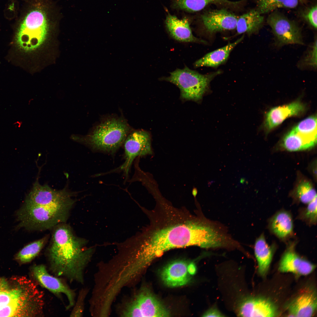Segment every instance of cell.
<instances>
[{"label":"cell","instance_id":"6da1fadb","mask_svg":"<svg viewBox=\"0 0 317 317\" xmlns=\"http://www.w3.org/2000/svg\"><path fill=\"white\" fill-rule=\"evenodd\" d=\"M157 197L153 209H143L150 222L136 238L132 250V265L140 273L170 249L192 246L209 248L215 240V229L210 221Z\"/></svg>","mask_w":317,"mask_h":317},{"label":"cell","instance_id":"7a4b0ae2","mask_svg":"<svg viewBox=\"0 0 317 317\" xmlns=\"http://www.w3.org/2000/svg\"><path fill=\"white\" fill-rule=\"evenodd\" d=\"M75 195L66 187L57 190L41 185L37 179L17 213L18 227L40 231L65 223L76 202Z\"/></svg>","mask_w":317,"mask_h":317},{"label":"cell","instance_id":"3957f363","mask_svg":"<svg viewBox=\"0 0 317 317\" xmlns=\"http://www.w3.org/2000/svg\"><path fill=\"white\" fill-rule=\"evenodd\" d=\"M53 228L46 254L49 270L53 275L70 283L83 284L85 270L93 249L85 248V240L76 236L65 223Z\"/></svg>","mask_w":317,"mask_h":317},{"label":"cell","instance_id":"277c9868","mask_svg":"<svg viewBox=\"0 0 317 317\" xmlns=\"http://www.w3.org/2000/svg\"><path fill=\"white\" fill-rule=\"evenodd\" d=\"M132 130L124 117L111 116L101 120L87 136L74 135L73 140L94 150L113 154L123 145Z\"/></svg>","mask_w":317,"mask_h":317},{"label":"cell","instance_id":"5b68a950","mask_svg":"<svg viewBox=\"0 0 317 317\" xmlns=\"http://www.w3.org/2000/svg\"><path fill=\"white\" fill-rule=\"evenodd\" d=\"M49 30L45 12L39 9H33L27 14L19 27L16 37V44L24 51L35 50L45 42Z\"/></svg>","mask_w":317,"mask_h":317},{"label":"cell","instance_id":"8992f818","mask_svg":"<svg viewBox=\"0 0 317 317\" xmlns=\"http://www.w3.org/2000/svg\"><path fill=\"white\" fill-rule=\"evenodd\" d=\"M219 73L203 75L185 67L172 72L165 80L179 88L182 98L198 101L202 98L210 81Z\"/></svg>","mask_w":317,"mask_h":317},{"label":"cell","instance_id":"52a82bcc","mask_svg":"<svg viewBox=\"0 0 317 317\" xmlns=\"http://www.w3.org/2000/svg\"><path fill=\"white\" fill-rule=\"evenodd\" d=\"M119 314L122 317L170 316L169 310L145 289L141 290L123 304Z\"/></svg>","mask_w":317,"mask_h":317},{"label":"cell","instance_id":"ba28073f","mask_svg":"<svg viewBox=\"0 0 317 317\" xmlns=\"http://www.w3.org/2000/svg\"><path fill=\"white\" fill-rule=\"evenodd\" d=\"M278 44H303L300 28L296 22L279 12H272L267 19Z\"/></svg>","mask_w":317,"mask_h":317},{"label":"cell","instance_id":"9c48e42d","mask_svg":"<svg viewBox=\"0 0 317 317\" xmlns=\"http://www.w3.org/2000/svg\"><path fill=\"white\" fill-rule=\"evenodd\" d=\"M151 139L149 133L142 130H132L123 144L125 161L119 167L112 172L123 171L127 176L134 160L138 156L151 154Z\"/></svg>","mask_w":317,"mask_h":317},{"label":"cell","instance_id":"30bf717a","mask_svg":"<svg viewBox=\"0 0 317 317\" xmlns=\"http://www.w3.org/2000/svg\"><path fill=\"white\" fill-rule=\"evenodd\" d=\"M32 276L36 283L57 296L64 294L67 298L68 304L67 309L73 306L75 303L76 294L62 278L50 274L45 265H35L31 268Z\"/></svg>","mask_w":317,"mask_h":317},{"label":"cell","instance_id":"8fae6325","mask_svg":"<svg viewBox=\"0 0 317 317\" xmlns=\"http://www.w3.org/2000/svg\"><path fill=\"white\" fill-rule=\"evenodd\" d=\"M206 29L213 33L236 28L238 17L224 9L209 11L202 16Z\"/></svg>","mask_w":317,"mask_h":317},{"label":"cell","instance_id":"7c38bea8","mask_svg":"<svg viewBox=\"0 0 317 317\" xmlns=\"http://www.w3.org/2000/svg\"><path fill=\"white\" fill-rule=\"evenodd\" d=\"M238 314L242 317H274L277 309L272 302L262 297H251L245 299L240 305Z\"/></svg>","mask_w":317,"mask_h":317},{"label":"cell","instance_id":"4fadbf2b","mask_svg":"<svg viewBox=\"0 0 317 317\" xmlns=\"http://www.w3.org/2000/svg\"><path fill=\"white\" fill-rule=\"evenodd\" d=\"M295 244L290 243L281 260L279 270L282 272H291L306 275L311 273L315 266L300 257L295 252Z\"/></svg>","mask_w":317,"mask_h":317},{"label":"cell","instance_id":"5bb4252c","mask_svg":"<svg viewBox=\"0 0 317 317\" xmlns=\"http://www.w3.org/2000/svg\"><path fill=\"white\" fill-rule=\"evenodd\" d=\"M317 134L316 132L295 127L284 137L283 146L291 151L312 148L316 144Z\"/></svg>","mask_w":317,"mask_h":317},{"label":"cell","instance_id":"9a60e30c","mask_svg":"<svg viewBox=\"0 0 317 317\" xmlns=\"http://www.w3.org/2000/svg\"><path fill=\"white\" fill-rule=\"evenodd\" d=\"M185 261H174L165 266L160 274L161 279L167 286L171 287L180 286L188 283L190 280L188 270V265Z\"/></svg>","mask_w":317,"mask_h":317},{"label":"cell","instance_id":"2e32d148","mask_svg":"<svg viewBox=\"0 0 317 317\" xmlns=\"http://www.w3.org/2000/svg\"><path fill=\"white\" fill-rule=\"evenodd\" d=\"M316 308V294L312 289H308L299 295L288 307L290 315L296 317L312 316Z\"/></svg>","mask_w":317,"mask_h":317},{"label":"cell","instance_id":"e0dca14e","mask_svg":"<svg viewBox=\"0 0 317 317\" xmlns=\"http://www.w3.org/2000/svg\"><path fill=\"white\" fill-rule=\"evenodd\" d=\"M304 109L303 104L298 101L273 108L266 114L265 127L268 130H270L280 124L287 118L300 114Z\"/></svg>","mask_w":317,"mask_h":317},{"label":"cell","instance_id":"ac0fdd59","mask_svg":"<svg viewBox=\"0 0 317 317\" xmlns=\"http://www.w3.org/2000/svg\"><path fill=\"white\" fill-rule=\"evenodd\" d=\"M166 24L170 34L176 40L185 42H200L192 34L186 18L179 19L169 14L166 17Z\"/></svg>","mask_w":317,"mask_h":317},{"label":"cell","instance_id":"d6986e66","mask_svg":"<svg viewBox=\"0 0 317 317\" xmlns=\"http://www.w3.org/2000/svg\"><path fill=\"white\" fill-rule=\"evenodd\" d=\"M243 38V36L233 43L207 54L196 61L194 66L215 67L220 65L227 60L231 51Z\"/></svg>","mask_w":317,"mask_h":317},{"label":"cell","instance_id":"ffe728a7","mask_svg":"<svg viewBox=\"0 0 317 317\" xmlns=\"http://www.w3.org/2000/svg\"><path fill=\"white\" fill-rule=\"evenodd\" d=\"M269 227L271 231L279 238L289 237L292 234L293 230L291 214L284 210L278 212L271 219Z\"/></svg>","mask_w":317,"mask_h":317},{"label":"cell","instance_id":"44dd1931","mask_svg":"<svg viewBox=\"0 0 317 317\" xmlns=\"http://www.w3.org/2000/svg\"><path fill=\"white\" fill-rule=\"evenodd\" d=\"M262 15L256 9L251 10L238 17L236 28L237 33L251 34L258 31L264 22Z\"/></svg>","mask_w":317,"mask_h":317},{"label":"cell","instance_id":"7402d4cb","mask_svg":"<svg viewBox=\"0 0 317 317\" xmlns=\"http://www.w3.org/2000/svg\"><path fill=\"white\" fill-rule=\"evenodd\" d=\"M254 252L258 264V270L261 275H265L269 268L273 254V249L267 243L264 236L261 235L256 240Z\"/></svg>","mask_w":317,"mask_h":317},{"label":"cell","instance_id":"603a6c76","mask_svg":"<svg viewBox=\"0 0 317 317\" xmlns=\"http://www.w3.org/2000/svg\"><path fill=\"white\" fill-rule=\"evenodd\" d=\"M177 5L181 9L190 12L202 10L210 4L235 6L239 2L229 0H176Z\"/></svg>","mask_w":317,"mask_h":317},{"label":"cell","instance_id":"cb8c5ba5","mask_svg":"<svg viewBox=\"0 0 317 317\" xmlns=\"http://www.w3.org/2000/svg\"><path fill=\"white\" fill-rule=\"evenodd\" d=\"M48 238L46 236L27 245L17 254L16 259L22 263L31 262L40 252L47 242Z\"/></svg>","mask_w":317,"mask_h":317},{"label":"cell","instance_id":"d4e9b609","mask_svg":"<svg viewBox=\"0 0 317 317\" xmlns=\"http://www.w3.org/2000/svg\"><path fill=\"white\" fill-rule=\"evenodd\" d=\"M299 0H257V9L262 14L272 12L279 8L293 9Z\"/></svg>","mask_w":317,"mask_h":317},{"label":"cell","instance_id":"484cf974","mask_svg":"<svg viewBox=\"0 0 317 317\" xmlns=\"http://www.w3.org/2000/svg\"><path fill=\"white\" fill-rule=\"evenodd\" d=\"M296 195L300 202L305 204H308L317 197L315 190L308 181H303L298 185Z\"/></svg>","mask_w":317,"mask_h":317},{"label":"cell","instance_id":"4316f807","mask_svg":"<svg viewBox=\"0 0 317 317\" xmlns=\"http://www.w3.org/2000/svg\"><path fill=\"white\" fill-rule=\"evenodd\" d=\"M317 207L316 197L301 210L299 218L309 225H315L317 222Z\"/></svg>","mask_w":317,"mask_h":317},{"label":"cell","instance_id":"83f0119b","mask_svg":"<svg viewBox=\"0 0 317 317\" xmlns=\"http://www.w3.org/2000/svg\"><path fill=\"white\" fill-rule=\"evenodd\" d=\"M26 290V286L21 284L19 290H4L0 292V308L19 299L24 294Z\"/></svg>","mask_w":317,"mask_h":317},{"label":"cell","instance_id":"f1b7e54d","mask_svg":"<svg viewBox=\"0 0 317 317\" xmlns=\"http://www.w3.org/2000/svg\"><path fill=\"white\" fill-rule=\"evenodd\" d=\"M88 292L87 289H82L79 292L77 300L70 314V317H81L84 309L85 300Z\"/></svg>","mask_w":317,"mask_h":317},{"label":"cell","instance_id":"f546056e","mask_svg":"<svg viewBox=\"0 0 317 317\" xmlns=\"http://www.w3.org/2000/svg\"><path fill=\"white\" fill-rule=\"evenodd\" d=\"M317 39L314 42L311 49L303 60V63L307 66L317 67Z\"/></svg>","mask_w":317,"mask_h":317},{"label":"cell","instance_id":"4dcf8cb0","mask_svg":"<svg viewBox=\"0 0 317 317\" xmlns=\"http://www.w3.org/2000/svg\"><path fill=\"white\" fill-rule=\"evenodd\" d=\"M317 7L316 4L313 6L304 14L306 20L313 28H317Z\"/></svg>","mask_w":317,"mask_h":317},{"label":"cell","instance_id":"1f68e13d","mask_svg":"<svg viewBox=\"0 0 317 317\" xmlns=\"http://www.w3.org/2000/svg\"><path fill=\"white\" fill-rule=\"evenodd\" d=\"M223 315L216 308H211L203 314L204 317H222Z\"/></svg>","mask_w":317,"mask_h":317},{"label":"cell","instance_id":"d6a6232c","mask_svg":"<svg viewBox=\"0 0 317 317\" xmlns=\"http://www.w3.org/2000/svg\"><path fill=\"white\" fill-rule=\"evenodd\" d=\"M188 270L190 274H194L196 271V267L195 264L193 263L188 264Z\"/></svg>","mask_w":317,"mask_h":317},{"label":"cell","instance_id":"836d02e7","mask_svg":"<svg viewBox=\"0 0 317 317\" xmlns=\"http://www.w3.org/2000/svg\"><path fill=\"white\" fill-rule=\"evenodd\" d=\"M13 124L16 127L20 128L21 127L22 124V122L21 121H17L15 122Z\"/></svg>","mask_w":317,"mask_h":317},{"label":"cell","instance_id":"e575fe53","mask_svg":"<svg viewBox=\"0 0 317 317\" xmlns=\"http://www.w3.org/2000/svg\"><path fill=\"white\" fill-rule=\"evenodd\" d=\"M2 282L1 281H0V292L5 290V287L4 288L5 286L4 285V284L3 283H1Z\"/></svg>","mask_w":317,"mask_h":317},{"label":"cell","instance_id":"d590c367","mask_svg":"<svg viewBox=\"0 0 317 317\" xmlns=\"http://www.w3.org/2000/svg\"><path fill=\"white\" fill-rule=\"evenodd\" d=\"M299 1H302L303 0H299Z\"/></svg>","mask_w":317,"mask_h":317}]
</instances>
